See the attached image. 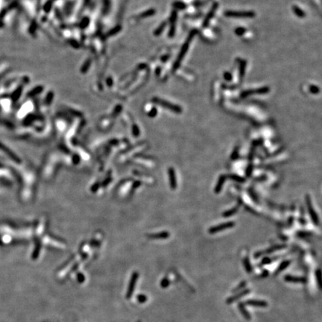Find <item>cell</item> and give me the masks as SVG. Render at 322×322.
<instances>
[{
    "label": "cell",
    "mask_w": 322,
    "mask_h": 322,
    "mask_svg": "<svg viewBox=\"0 0 322 322\" xmlns=\"http://www.w3.org/2000/svg\"><path fill=\"white\" fill-rule=\"evenodd\" d=\"M251 291V290L250 289H245L242 290V291H239V292L235 293V295L233 296H230L226 300V303L228 304H230V303H233L235 301H237L239 299H241L242 297H245L246 295H248V294H250V292Z\"/></svg>",
    "instance_id": "3"
},
{
    "label": "cell",
    "mask_w": 322,
    "mask_h": 322,
    "mask_svg": "<svg viewBox=\"0 0 322 322\" xmlns=\"http://www.w3.org/2000/svg\"><path fill=\"white\" fill-rule=\"evenodd\" d=\"M227 177H228L230 180H234V181L239 182V183H242V182H244L245 180V178H242V177L239 176V175H234V174H233V175H229Z\"/></svg>",
    "instance_id": "17"
},
{
    "label": "cell",
    "mask_w": 322,
    "mask_h": 322,
    "mask_svg": "<svg viewBox=\"0 0 322 322\" xmlns=\"http://www.w3.org/2000/svg\"><path fill=\"white\" fill-rule=\"evenodd\" d=\"M238 154H239V149H238V148H236V149H234L233 152L232 153L231 159H236V158L238 157Z\"/></svg>",
    "instance_id": "25"
},
{
    "label": "cell",
    "mask_w": 322,
    "mask_h": 322,
    "mask_svg": "<svg viewBox=\"0 0 322 322\" xmlns=\"http://www.w3.org/2000/svg\"><path fill=\"white\" fill-rule=\"evenodd\" d=\"M284 280L287 283H306L307 282V278H303V277H297V276H292L290 274L284 276L283 278Z\"/></svg>",
    "instance_id": "5"
},
{
    "label": "cell",
    "mask_w": 322,
    "mask_h": 322,
    "mask_svg": "<svg viewBox=\"0 0 322 322\" xmlns=\"http://www.w3.org/2000/svg\"><path fill=\"white\" fill-rule=\"evenodd\" d=\"M269 271H266V270H265V271H263V272L262 273V275H261V277H262V278H267L268 276H269Z\"/></svg>",
    "instance_id": "27"
},
{
    "label": "cell",
    "mask_w": 322,
    "mask_h": 322,
    "mask_svg": "<svg viewBox=\"0 0 322 322\" xmlns=\"http://www.w3.org/2000/svg\"><path fill=\"white\" fill-rule=\"evenodd\" d=\"M238 309L239 310L240 313L243 316L244 319L247 321H250L251 319V315L249 313V312L247 310L246 306L245 305L244 302H239L238 303Z\"/></svg>",
    "instance_id": "8"
},
{
    "label": "cell",
    "mask_w": 322,
    "mask_h": 322,
    "mask_svg": "<svg viewBox=\"0 0 322 322\" xmlns=\"http://www.w3.org/2000/svg\"><path fill=\"white\" fill-rule=\"evenodd\" d=\"M268 91H269V90H268V88H262V89H260V90H258L254 91V92H251V91H247V92H245V93H244V95H245V96H248V95L251 94V93H266V92H268Z\"/></svg>",
    "instance_id": "20"
},
{
    "label": "cell",
    "mask_w": 322,
    "mask_h": 322,
    "mask_svg": "<svg viewBox=\"0 0 322 322\" xmlns=\"http://www.w3.org/2000/svg\"><path fill=\"white\" fill-rule=\"evenodd\" d=\"M225 15L228 17H254V14L250 11H242V12H238V11H228L225 13Z\"/></svg>",
    "instance_id": "6"
},
{
    "label": "cell",
    "mask_w": 322,
    "mask_h": 322,
    "mask_svg": "<svg viewBox=\"0 0 322 322\" xmlns=\"http://www.w3.org/2000/svg\"><path fill=\"white\" fill-rule=\"evenodd\" d=\"M294 9H295V13H296L297 15L300 16V17H303V13L302 12V11L300 10V9H299V8L298 9V8H294Z\"/></svg>",
    "instance_id": "26"
},
{
    "label": "cell",
    "mask_w": 322,
    "mask_h": 322,
    "mask_svg": "<svg viewBox=\"0 0 322 322\" xmlns=\"http://www.w3.org/2000/svg\"><path fill=\"white\" fill-rule=\"evenodd\" d=\"M271 262H272V260H271V258H269V257H264V258L262 260V261H261L260 266L269 265V264L271 263Z\"/></svg>",
    "instance_id": "22"
},
{
    "label": "cell",
    "mask_w": 322,
    "mask_h": 322,
    "mask_svg": "<svg viewBox=\"0 0 322 322\" xmlns=\"http://www.w3.org/2000/svg\"><path fill=\"white\" fill-rule=\"evenodd\" d=\"M0 149H2L4 152L7 153V154H8V156L10 157V158H12V159L14 160L15 162H17V163H20V160H19V158H17V157L16 156L15 154H14V153L12 152V151H10V150H9V149H8L7 147H5V146H4V145H2V143H0Z\"/></svg>",
    "instance_id": "12"
},
{
    "label": "cell",
    "mask_w": 322,
    "mask_h": 322,
    "mask_svg": "<svg viewBox=\"0 0 322 322\" xmlns=\"http://www.w3.org/2000/svg\"><path fill=\"white\" fill-rule=\"evenodd\" d=\"M138 322H140V321H138Z\"/></svg>",
    "instance_id": "28"
},
{
    "label": "cell",
    "mask_w": 322,
    "mask_h": 322,
    "mask_svg": "<svg viewBox=\"0 0 322 322\" xmlns=\"http://www.w3.org/2000/svg\"><path fill=\"white\" fill-rule=\"evenodd\" d=\"M243 266L245 267V271L248 273H251L252 271V266L251 264L250 260L248 257H245L243 259Z\"/></svg>",
    "instance_id": "14"
},
{
    "label": "cell",
    "mask_w": 322,
    "mask_h": 322,
    "mask_svg": "<svg viewBox=\"0 0 322 322\" xmlns=\"http://www.w3.org/2000/svg\"><path fill=\"white\" fill-rule=\"evenodd\" d=\"M137 278H138V273H134V274H133V276H132L131 279H130V283H129V286H128V289L127 295H126V298H127L128 299H129V298L131 297V295H133V292H134V287H135V284H136V282H137Z\"/></svg>",
    "instance_id": "7"
},
{
    "label": "cell",
    "mask_w": 322,
    "mask_h": 322,
    "mask_svg": "<svg viewBox=\"0 0 322 322\" xmlns=\"http://www.w3.org/2000/svg\"><path fill=\"white\" fill-rule=\"evenodd\" d=\"M315 278H316V280H317L318 286L321 289V271L320 269H318L315 271Z\"/></svg>",
    "instance_id": "18"
},
{
    "label": "cell",
    "mask_w": 322,
    "mask_h": 322,
    "mask_svg": "<svg viewBox=\"0 0 322 322\" xmlns=\"http://www.w3.org/2000/svg\"><path fill=\"white\" fill-rule=\"evenodd\" d=\"M246 285H247V282L245 280L244 281H242L241 283H239V284L238 285V286L236 287L235 289H233V290H232V292L233 293H237V292H239V291H242V290H243L245 289V287H246Z\"/></svg>",
    "instance_id": "15"
},
{
    "label": "cell",
    "mask_w": 322,
    "mask_h": 322,
    "mask_svg": "<svg viewBox=\"0 0 322 322\" xmlns=\"http://www.w3.org/2000/svg\"><path fill=\"white\" fill-rule=\"evenodd\" d=\"M170 284V281L168 279V278H163V280H162V281L160 282V286L163 289H166L169 286Z\"/></svg>",
    "instance_id": "21"
},
{
    "label": "cell",
    "mask_w": 322,
    "mask_h": 322,
    "mask_svg": "<svg viewBox=\"0 0 322 322\" xmlns=\"http://www.w3.org/2000/svg\"><path fill=\"white\" fill-rule=\"evenodd\" d=\"M234 226L235 222H233V221H228V222L222 223V224L216 225V226H212V228H210L208 230V232L210 234H214V233H217L218 232H220L221 230H225L233 228Z\"/></svg>",
    "instance_id": "1"
},
{
    "label": "cell",
    "mask_w": 322,
    "mask_h": 322,
    "mask_svg": "<svg viewBox=\"0 0 322 322\" xmlns=\"http://www.w3.org/2000/svg\"><path fill=\"white\" fill-rule=\"evenodd\" d=\"M169 177L170 187L172 189H175L177 187V180L175 169L173 168L169 169Z\"/></svg>",
    "instance_id": "10"
},
{
    "label": "cell",
    "mask_w": 322,
    "mask_h": 322,
    "mask_svg": "<svg viewBox=\"0 0 322 322\" xmlns=\"http://www.w3.org/2000/svg\"><path fill=\"white\" fill-rule=\"evenodd\" d=\"M151 237L154 239H166L169 237V232H163V233H158V234L152 235Z\"/></svg>",
    "instance_id": "19"
},
{
    "label": "cell",
    "mask_w": 322,
    "mask_h": 322,
    "mask_svg": "<svg viewBox=\"0 0 322 322\" xmlns=\"http://www.w3.org/2000/svg\"><path fill=\"white\" fill-rule=\"evenodd\" d=\"M306 201H307V209H308V212L309 213H310V217H311V219H312V221H313V223L315 224V225H319V219L317 216V213L315 212V210H314L313 208V206H312V201H311V198H310L309 195H307V197H306Z\"/></svg>",
    "instance_id": "2"
},
{
    "label": "cell",
    "mask_w": 322,
    "mask_h": 322,
    "mask_svg": "<svg viewBox=\"0 0 322 322\" xmlns=\"http://www.w3.org/2000/svg\"><path fill=\"white\" fill-rule=\"evenodd\" d=\"M148 298L146 295H139L137 296V300L139 302V303H145V302L147 301Z\"/></svg>",
    "instance_id": "23"
},
{
    "label": "cell",
    "mask_w": 322,
    "mask_h": 322,
    "mask_svg": "<svg viewBox=\"0 0 322 322\" xmlns=\"http://www.w3.org/2000/svg\"><path fill=\"white\" fill-rule=\"evenodd\" d=\"M154 100H156L157 103H158V104H160V105H162L163 106L166 107V108H169V109L173 110V111L177 112V113H180V112H181V109H180V107L176 106V105H172V104L166 102V101H163V100L158 99H154Z\"/></svg>",
    "instance_id": "9"
},
{
    "label": "cell",
    "mask_w": 322,
    "mask_h": 322,
    "mask_svg": "<svg viewBox=\"0 0 322 322\" xmlns=\"http://www.w3.org/2000/svg\"><path fill=\"white\" fill-rule=\"evenodd\" d=\"M238 210H239V207L238 206H237V207H235L233 208V209L230 210H227L225 211V212H223V216H224V217H230V216H232L233 215H234L235 213H237Z\"/></svg>",
    "instance_id": "16"
},
{
    "label": "cell",
    "mask_w": 322,
    "mask_h": 322,
    "mask_svg": "<svg viewBox=\"0 0 322 322\" xmlns=\"http://www.w3.org/2000/svg\"><path fill=\"white\" fill-rule=\"evenodd\" d=\"M252 171H253V165L252 164H249L248 166V168H247V170H246V175L248 177L250 176L251 175L252 173Z\"/></svg>",
    "instance_id": "24"
},
{
    "label": "cell",
    "mask_w": 322,
    "mask_h": 322,
    "mask_svg": "<svg viewBox=\"0 0 322 322\" xmlns=\"http://www.w3.org/2000/svg\"><path fill=\"white\" fill-rule=\"evenodd\" d=\"M245 306H250V307H260V308H266L269 306V303L267 301L263 300H254V299H251V300H247L245 302Z\"/></svg>",
    "instance_id": "4"
},
{
    "label": "cell",
    "mask_w": 322,
    "mask_h": 322,
    "mask_svg": "<svg viewBox=\"0 0 322 322\" xmlns=\"http://www.w3.org/2000/svg\"><path fill=\"white\" fill-rule=\"evenodd\" d=\"M226 178H227V176L224 175H221V176L219 177V180H218L217 182V184H216V187H215L214 189L215 193L219 194L220 192H221V189H222L223 185H224V183H225V180H226Z\"/></svg>",
    "instance_id": "11"
},
{
    "label": "cell",
    "mask_w": 322,
    "mask_h": 322,
    "mask_svg": "<svg viewBox=\"0 0 322 322\" xmlns=\"http://www.w3.org/2000/svg\"><path fill=\"white\" fill-rule=\"evenodd\" d=\"M290 263H291V261H290V260L283 261V262L280 263V265L278 266V269H277V271H275L274 274H275V275H278L279 273H280V272H282V271H284L285 269H286L287 268L289 267V266Z\"/></svg>",
    "instance_id": "13"
}]
</instances>
